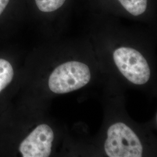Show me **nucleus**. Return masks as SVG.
Here are the masks:
<instances>
[{"mask_svg":"<svg viewBox=\"0 0 157 157\" xmlns=\"http://www.w3.org/2000/svg\"><path fill=\"white\" fill-rule=\"evenodd\" d=\"M114 62L124 76L133 84L146 83L150 78V69L144 57L138 51L121 47L114 51Z\"/></svg>","mask_w":157,"mask_h":157,"instance_id":"nucleus-3","label":"nucleus"},{"mask_svg":"<svg viewBox=\"0 0 157 157\" xmlns=\"http://www.w3.org/2000/svg\"><path fill=\"white\" fill-rule=\"evenodd\" d=\"M10 0H0V15L5 10Z\"/></svg>","mask_w":157,"mask_h":157,"instance_id":"nucleus-8","label":"nucleus"},{"mask_svg":"<svg viewBox=\"0 0 157 157\" xmlns=\"http://www.w3.org/2000/svg\"><path fill=\"white\" fill-rule=\"evenodd\" d=\"M91 73L87 65L78 61L65 62L51 74L48 86L56 94L68 93L84 87L90 82Z\"/></svg>","mask_w":157,"mask_h":157,"instance_id":"nucleus-1","label":"nucleus"},{"mask_svg":"<svg viewBox=\"0 0 157 157\" xmlns=\"http://www.w3.org/2000/svg\"><path fill=\"white\" fill-rule=\"evenodd\" d=\"M104 148L109 157H141L143 150L137 136L122 122L108 128Z\"/></svg>","mask_w":157,"mask_h":157,"instance_id":"nucleus-2","label":"nucleus"},{"mask_svg":"<svg viewBox=\"0 0 157 157\" xmlns=\"http://www.w3.org/2000/svg\"><path fill=\"white\" fill-rule=\"evenodd\" d=\"M65 0H35L36 4L41 11L50 12L59 9Z\"/></svg>","mask_w":157,"mask_h":157,"instance_id":"nucleus-7","label":"nucleus"},{"mask_svg":"<svg viewBox=\"0 0 157 157\" xmlns=\"http://www.w3.org/2000/svg\"><path fill=\"white\" fill-rule=\"evenodd\" d=\"M124 8L134 16H139L146 11L147 0H118Z\"/></svg>","mask_w":157,"mask_h":157,"instance_id":"nucleus-5","label":"nucleus"},{"mask_svg":"<svg viewBox=\"0 0 157 157\" xmlns=\"http://www.w3.org/2000/svg\"><path fill=\"white\" fill-rule=\"evenodd\" d=\"M13 77V70L11 63L0 59V93L11 83Z\"/></svg>","mask_w":157,"mask_h":157,"instance_id":"nucleus-6","label":"nucleus"},{"mask_svg":"<svg viewBox=\"0 0 157 157\" xmlns=\"http://www.w3.org/2000/svg\"><path fill=\"white\" fill-rule=\"evenodd\" d=\"M54 133L50 127L40 124L23 141L19 151L23 157H48L51 152Z\"/></svg>","mask_w":157,"mask_h":157,"instance_id":"nucleus-4","label":"nucleus"}]
</instances>
